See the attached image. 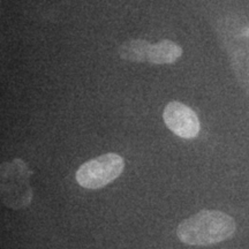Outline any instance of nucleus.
<instances>
[{
  "label": "nucleus",
  "mask_w": 249,
  "mask_h": 249,
  "mask_svg": "<svg viewBox=\"0 0 249 249\" xmlns=\"http://www.w3.org/2000/svg\"><path fill=\"white\" fill-rule=\"evenodd\" d=\"M234 219L218 210H202L182 220L177 229L179 240L189 246L218 244L234 234Z\"/></svg>",
  "instance_id": "f257e3e1"
},
{
  "label": "nucleus",
  "mask_w": 249,
  "mask_h": 249,
  "mask_svg": "<svg viewBox=\"0 0 249 249\" xmlns=\"http://www.w3.org/2000/svg\"><path fill=\"white\" fill-rule=\"evenodd\" d=\"M124 160L120 155L108 152L82 164L76 171V181L87 189H99L114 181L123 173Z\"/></svg>",
  "instance_id": "f03ea898"
},
{
  "label": "nucleus",
  "mask_w": 249,
  "mask_h": 249,
  "mask_svg": "<svg viewBox=\"0 0 249 249\" xmlns=\"http://www.w3.org/2000/svg\"><path fill=\"white\" fill-rule=\"evenodd\" d=\"M163 119L167 128L181 139H195L200 133L201 124L196 113L180 102H170L165 107Z\"/></svg>",
  "instance_id": "7ed1b4c3"
},
{
  "label": "nucleus",
  "mask_w": 249,
  "mask_h": 249,
  "mask_svg": "<svg viewBox=\"0 0 249 249\" xmlns=\"http://www.w3.org/2000/svg\"><path fill=\"white\" fill-rule=\"evenodd\" d=\"M182 54V49L179 44L170 39H163L160 42L151 44L148 50L147 62L154 65L173 64Z\"/></svg>",
  "instance_id": "20e7f679"
},
{
  "label": "nucleus",
  "mask_w": 249,
  "mask_h": 249,
  "mask_svg": "<svg viewBox=\"0 0 249 249\" xmlns=\"http://www.w3.org/2000/svg\"><path fill=\"white\" fill-rule=\"evenodd\" d=\"M151 43L145 39H129L119 48V57L124 60L135 62H147L148 50Z\"/></svg>",
  "instance_id": "39448f33"
},
{
  "label": "nucleus",
  "mask_w": 249,
  "mask_h": 249,
  "mask_svg": "<svg viewBox=\"0 0 249 249\" xmlns=\"http://www.w3.org/2000/svg\"><path fill=\"white\" fill-rule=\"evenodd\" d=\"M232 66L234 68L241 86L249 95V48L238 49L231 54Z\"/></svg>",
  "instance_id": "423d86ee"
}]
</instances>
